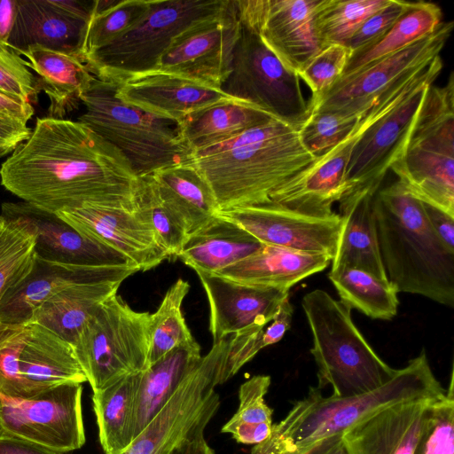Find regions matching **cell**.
I'll return each instance as SVG.
<instances>
[{"mask_svg":"<svg viewBox=\"0 0 454 454\" xmlns=\"http://www.w3.org/2000/svg\"><path fill=\"white\" fill-rule=\"evenodd\" d=\"M231 0H151L145 18L85 60L97 77L121 81L155 70L173 40L190 27L224 12Z\"/></svg>","mask_w":454,"mask_h":454,"instance_id":"cell-9","label":"cell"},{"mask_svg":"<svg viewBox=\"0 0 454 454\" xmlns=\"http://www.w3.org/2000/svg\"><path fill=\"white\" fill-rule=\"evenodd\" d=\"M453 27V21L442 22L428 35L350 76L339 79L311 108L310 113L364 114L397 80L439 56Z\"/></svg>","mask_w":454,"mask_h":454,"instance_id":"cell-15","label":"cell"},{"mask_svg":"<svg viewBox=\"0 0 454 454\" xmlns=\"http://www.w3.org/2000/svg\"><path fill=\"white\" fill-rule=\"evenodd\" d=\"M31 132L25 121L0 114V157L14 152Z\"/></svg>","mask_w":454,"mask_h":454,"instance_id":"cell-49","label":"cell"},{"mask_svg":"<svg viewBox=\"0 0 454 454\" xmlns=\"http://www.w3.org/2000/svg\"><path fill=\"white\" fill-rule=\"evenodd\" d=\"M137 271L139 270L133 265L85 266L37 255L29 276L3 301L0 307V324L30 322L41 304L71 285L97 280L123 281Z\"/></svg>","mask_w":454,"mask_h":454,"instance_id":"cell-24","label":"cell"},{"mask_svg":"<svg viewBox=\"0 0 454 454\" xmlns=\"http://www.w3.org/2000/svg\"><path fill=\"white\" fill-rule=\"evenodd\" d=\"M0 228V307L33 270L36 259V235L23 217L3 211Z\"/></svg>","mask_w":454,"mask_h":454,"instance_id":"cell-38","label":"cell"},{"mask_svg":"<svg viewBox=\"0 0 454 454\" xmlns=\"http://www.w3.org/2000/svg\"><path fill=\"white\" fill-rule=\"evenodd\" d=\"M149 176L188 236L207 224L219 210L210 186L191 161L163 168Z\"/></svg>","mask_w":454,"mask_h":454,"instance_id":"cell-31","label":"cell"},{"mask_svg":"<svg viewBox=\"0 0 454 454\" xmlns=\"http://www.w3.org/2000/svg\"><path fill=\"white\" fill-rule=\"evenodd\" d=\"M429 63L408 73L384 91L342 141L275 190L270 195L271 203L310 215L334 214L333 205L344 193L346 170L354 146L423 77Z\"/></svg>","mask_w":454,"mask_h":454,"instance_id":"cell-10","label":"cell"},{"mask_svg":"<svg viewBox=\"0 0 454 454\" xmlns=\"http://www.w3.org/2000/svg\"><path fill=\"white\" fill-rule=\"evenodd\" d=\"M4 223V218L0 215V228L2 227Z\"/></svg>","mask_w":454,"mask_h":454,"instance_id":"cell-59","label":"cell"},{"mask_svg":"<svg viewBox=\"0 0 454 454\" xmlns=\"http://www.w3.org/2000/svg\"><path fill=\"white\" fill-rule=\"evenodd\" d=\"M453 370L445 394L433 404L413 454H454Z\"/></svg>","mask_w":454,"mask_h":454,"instance_id":"cell-44","label":"cell"},{"mask_svg":"<svg viewBox=\"0 0 454 454\" xmlns=\"http://www.w3.org/2000/svg\"><path fill=\"white\" fill-rule=\"evenodd\" d=\"M20 55L27 59V67L38 74L39 89L50 99L48 117L63 119L94 77L85 62L74 55L39 45H32Z\"/></svg>","mask_w":454,"mask_h":454,"instance_id":"cell-33","label":"cell"},{"mask_svg":"<svg viewBox=\"0 0 454 454\" xmlns=\"http://www.w3.org/2000/svg\"><path fill=\"white\" fill-rule=\"evenodd\" d=\"M206 427H200L185 437L170 454H215V450L208 445L204 436Z\"/></svg>","mask_w":454,"mask_h":454,"instance_id":"cell-55","label":"cell"},{"mask_svg":"<svg viewBox=\"0 0 454 454\" xmlns=\"http://www.w3.org/2000/svg\"><path fill=\"white\" fill-rule=\"evenodd\" d=\"M39 90L27 61L7 45L0 44V93L29 102Z\"/></svg>","mask_w":454,"mask_h":454,"instance_id":"cell-46","label":"cell"},{"mask_svg":"<svg viewBox=\"0 0 454 454\" xmlns=\"http://www.w3.org/2000/svg\"><path fill=\"white\" fill-rule=\"evenodd\" d=\"M88 22L71 10L67 1L17 0L7 46L19 55L39 45L82 59Z\"/></svg>","mask_w":454,"mask_h":454,"instance_id":"cell-25","label":"cell"},{"mask_svg":"<svg viewBox=\"0 0 454 454\" xmlns=\"http://www.w3.org/2000/svg\"><path fill=\"white\" fill-rule=\"evenodd\" d=\"M189 289V283L179 278L167 291L158 309L150 314L148 367L175 348L194 340L182 313Z\"/></svg>","mask_w":454,"mask_h":454,"instance_id":"cell-41","label":"cell"},{"mask_svg":"<svg viewBox=\"0 0 454 454\" xmlns=\"http://www.w3.org/2000/svg\"><path fill=\"white\" fill-rule=\"evenodd\" d=\"M411 3L391 0L387 6L369 17L347 44L350 57L378 43L407 11Z\"/></svg>","mask_w":454,"mask_h":454,"instance_id":"cell-47","label":"cell"},{"mask_svg":"<svg viewBox=\"0 0 454 454\" xmlns=\"http://www.w3.org/2000/svg\"><path fill=\"white\" fill-rule=\"evenodd\" d=\"M62 340L28 322L0 324V409L5 398L27 399L49 388Z\"/></svg>","mask_w":454,"mask_h":454,"instance_id":"cell-18","label":"cell"},{"mask_svg":"<svg viewBox=\"0 0 454 454\" xmlns=\"http://www.w3.org/2000/svg\"><path fill=\"white\" fill-rule=\"evenodd\" d=\"M93 392L148 367L150 314L116 294L103 301L73 345Z\"/></svg>","mask_w":454,"mask_h":454,"instance_id":"cell-8","label":"cell"},{"mask_svg":"<svg viewBox=\"0 0 454 454\" xmlns=\"http://www.w3.org/2000/svg\"><path fill=\"white\" fill-rule=\"evenodd\" d=\"M316 160L298 129L272 119L192 153L190 161L210 186L219 210H228L271 203L275 190Z\"/></svg>","mask_w":454,"mask_h":454,"instance_id":"cell-2","label":"cell"},{"mask_svg":"<svg viewBox=\"0 0 454 454\" xmlns=\"http://www.w3.org/2000/svg\"><path fill=\"white\" fill-rule=\"evenodd\" d=\"M416 198L454 216V73L430 85L390 168Z\"/></svg>","mask_w":454,"mask_h":454,"instance_id":"cell-7","label":"cell"},{"mask_svg":"<svg viewBox=\"0 0 454 454\" xmlns=\"http://www.w3.org/2000/svg\"><path fill=\"white\" fill-rule=\"evenodd\" d=\"M201 357L200 346L194 340L170 350L141 372L134 401L133 441L171 398Z\"/></svg>","mask_w":454,"mask_h":454,"instance_id":"cell-30","label":"cell"},{"mask_svg":"<svg viewBox=\"0 0 454 454\" xmlns=\"http://www.w3.org/2000/svg\"><path fill=\"white\" fill-rule=\"evenodd\" d=\"M301 306L311 330L310 352L317 367V388H333V396L350 397L377 389L396 372L372 348L351 317V308L315 289Z\"/></svg>","mask_w":454,"mask_h":454,"instance_id":"cell-5","label":"cell"},{"mask_svg":"<svg viewBox=\"0 0 454 454\" xmlns=\"http://www.w3.org/2000/svg\"><path fill=\"white\" fill-rule=\"evenodd\" d=\"M309 451H312L315 454H347L341 434L327 438L318 442Z\"/></svg>","mask_w":454,"mask_h":454,"instance_id":"cell-58","label":"cell"},{"mask_svg":"<svg viewBox=\"0 0 454 454\" xmlns=\"http://www.w3.org/2000/svg\"><path fill=\"white\" fill-rule=\"evenodd\" d=\"M2 209L23 217L34 227L40 257L85 266H136L116 250L82 235L56 215L25 201L4 203Z\"/></svg>","mask_w":454,"mask_h":454,"instance_id":"cell-26","label":"cell"},{"mask_svg":"<svg viewBox=\"0 0 454 454\" xmlns=\"http://www.w3.org/2000/svg\"><path fill=\"white\" fill-rule=\"evenodd\" d=\"M195 272L209 304V330L214 342L230 334L266 326L289 296L288 289L247 285L215 273Z\"/></svg>","mask_w":454,"mask_h":454,"instance_id":"cell-21","label":"cell"},{"mask_svg":"<svg viewBox=\"0 0 454 454\" xmlns=\"http://www.w3.org/2000/svg\"><path fill=\"white\" fill-rule=\"evenodd\" d=\"M441 7L430 2H411L407 11L374 45L349 58L339 79L393 54L434 32L442 22ZM338 79V80H339Z\"/></svg>","mask_w":454,"mask_h":454,"instance_id":"cell-36","label":"cell"},{"mask_svg":"<svg viewBox=\"0 0 454 454\" xmlns=\"http://www.w3.org/2000/svg\"><path fill=\"white\" fill-rule=\"evenodd\" d=\"M121 283L97 280L71 285L41 304L30 322L44 326L73 346L99 305L116 294Z\"/></svg>","mask_w":454,"mask_h":454,"instance_id":"cell-32","label":"cell"},{"mask_svg":"<svg viewBox=\"0 0 454 454\" xmlns=\"http://www.w3.org/2000/svg\"><path fill=\"white\" fill-rule=\"evenodd\" d=\"M116 90L115 81L94 75L80 96L85 111L77 121L119 150L140 178L191 160L176 122L124 103Z\"/></svg>","mask_w":454,"mask_h":454,"instance_id":"cell-6","label":"cell"},{"mask_svg":"<svg viewBox=\"0 0 454 454\" xmlns=\"http://www.w3.org/2000/svg\"><path fill=\"white\" fill-rule=\"evenodd\" d=\"M391 0H321L314 16L321 49L348 43L363 23Z\"/></svg>","mask_w":454,"mask_h":454,"instance_id":"cell-40","label":"cell"},{"mask_svg":"<svg viewBox=\"0 0 454 454\" xmlns=\"http://www.w3.org/2000/svg\"><path fill=\"white\" fill-rule=\"evenodd\" d=\"M17 0H0V44L7 45L14 23Z\"/></svg>","mask_w":454,"mask_h":454,"instance_id":"cell-57","label":"cell"},{"mask_svg":"<svg viewBox=\"0 0 454 454\" xmlns=\"http://www.w3.org/2000/svg\"><path fill=\"white\" fill-rule=\"evenodd\" d=\"M82 384L68 383L27 399L5 398L0 409V431L55 452L82 448L85 430Z\"/></svg>","mask_w":454,"mask_h":454,"instance_id":"cell-14","label":"cell"},{"mask_svg":"<svg viewBox=\"0 0 454 454\" xmlns=\"http://www.w3.org/2000/svg\"><path fill=\"white\" fill-rule=\"evenodd\" d=\"M150 3L151 0H95L82 44V60L135 27L147 14Z\"/></svg>","mask_w":454,"mask_h":454,"instance_id":"cell-39","label":"cell"},{"mask_svg":"<svg viewBox=\"0 0 454 454\" xmlns=\"http://www.w3.org/2000/svg\"><path fill=\"white\" fill-rule=\"evenodd\" d=\"M2 185L51 214L87 205L133 210L141 178L124 155L78 121L38 118L0 168Z\"/></svg>","mask_w":454,"mask_h":454,"instance_id":"cell-1","label":"cell"},{"mask_svg":"<svg viewBox=\"0 0 454 454\" xmlns=\"http://www.w3.org/2000/svg\"><path fill=\"white\" fill-rule=\"evenodd\" d=\"M240 23L254 31L289 70L298 73L321 51L314 16L321 0H233Z\"/></svg>","mask_w":454,"mask_h":454,"instance_id":"cell-17","label":"cell"},{"mask_svg":"<svg viewBox=\"0 0 454 454\" xmlns=\"http://www.w3.org/2000/svg\"><path fill=\"white\" fill-rule=\"evenodd\" d=\"M262 246L240 226L215 215L187 237L177 258L195 271L216 273L254 254Z\"/></svg>","mask_w":454,"mask_h":454,"instance_id":"cell-29","label":"cell"},{"mask_svg":"<svg viewBox=\"0 0 454 454\" xmlns=\"http://www.w3.org/2000/svg\"><path fill=\"white\" fill-rule=\"evenodd\" d=\"M293 312L294 308L288 296L280 303L270 325L266 326L263 330V348L278 342L284 337L285 333L291 326Z\"/></svg>","mask_w":454,"mask_h":454,"instance_id":"cell-51","label":"cell"},{"mask_svg":"<svg viewBox=\"0 0 454 454\" xmlns=\"http://www.w3.org/2000/svg\"><path fill=\"white\" fill-rule=\"evenodd\" d=\"M133 211L153 231L169 258H177L188 233L179 218L161 200L149 176L141 178Z\"/></svg>","mask_w":454,"mask_h":454,"instance_id":"cell-42","label":"cell"},{"mask_svg":"<svg viewBox=\"0 0 454 454\" xmlns=\"http://www.w3.org/2000/svg\"><path fill=\"white\" fill-rule=\"evenodd\" d=\"M442 67L439 55L429 63L423 77L403 98L360 137L347 167L341 199L358 194L375 195L380 189L387 173L403 148L427 88Z\"/></svg>","mask_w":454,"mask_h":454,"instance_id":"cell-13","label":"cell"},{"mask_svg":"<svg viewBox=\"0 0 454 454\" xmlns=\"http://www.w3.org/2000/svg\"><path fill=\"white\" fill-rule=\"evenodd\" d=\"M373 213L381 261L398 293L454 307V252L437 237L423 202L398 180L380 188Z\"/></svg>","mask_w":454,"mask_h":454,"instance_id":"cell-3","label":"cell"},{"mask_svg":"<svg viewBox=\"0 0 454 454\" xmlns=\"http://www.w3.org/2000/svg\"><path fill=\"white\" fill-rule=\"evenodd\" d=\"M331 262V258L324 254L262 244L254 254L215 274L243 284L289 290L307 277L324 270Z\"/></svg>","mask_w":454,"mask_h":454,"instance_id":"cell-27","label":"cell"},{"mask_svg":"<svg viewBox=\"0 0 454 454\" xmlns=\"http://www.w3.org/2000/svg\"><path fill=\"white\" fill-rule=\"evenodd\" d=\"M240 26L231 72L222 90L299 129L310 115L300 77L283 65L258 34Z\"/></svg>","mask_w":454,"mask_h":454,"instance_id":"cell-12","label":"cell"},{"mask_svg":"<svg viewBox=\"0 0 454 454\" xmlns=\"http://www.w3.org/2000/svg\"><path fill=\"white\" fill-rule=\"evenodd\" d=\"M349 58L346 46L331 44L321 49L297 73L312 93L308 101L310 110L341 76Z\"/></svg>","mask_w":454,"mask_h":454,"instance_id":"cell-45","label":"cell"},{"mask_svg":"<svg viewBox=\"0 0 454 454\" xmlns=\"http://www.w3.org/2000/svg\"><path fill=\"white\" fill-rule=\"evenodd\" d=\"M251 454H296V450L277 423L272 424L271 433L268 438L252 448Z\"/></svg>","mask_w":454,"mask_h":454,"instance_id":"cell-53","label":"cell"},{"mask_svg":"<svg viewBox=\"0 0 454 454\" xmlns=\"http://www.w3.org/2000/svg\"><path fill=\"white\" fill-rule=\"evenodd\" d=\"M374 196L351 195L339 201L342 225L331 269L357 268L387 281L373 213Z\"/></svg>","mask_w":454,"mask_h":454,"instance_id":"cell-28","label":"cell"},{"mask_svg":"<svg viewBox=\"0 0 454 454\" xmlns=\"http://www.w3.org/2000/svg\"><path fill=\"white\" fill-rule=\"evenodd\" d=\"M115 82L116 95L124 103L176 124L199 110L232 98L222 89L159 70Z\"/></svg>","mask_w":454,"mask_h":454,"instance_id":"cell-22","label":"cell"},{"mask_svg":"<svg viewBox=\"0 0 454 454\" xmlns=\"http://www.w3.org/2000/svg\"><path fill=\"white\" fill-rule=\"evenodd\" d=\"M0 454H64L0 431Z\"/></svg>","mask_w":454,"mask_h":454,"instance_id":"cell-54","label":"cell"},{"mask_svg":"<svg viewBox=\"0 0 454 454\" xmlns=\"http://www.w3.org/2000/svg\"><path fill=\"white\" fill-rule=\"evenodd\" d=\"M54 215L82 235L121 253L139 271L169 258L153 231L133 210L87 205Z\"/></svg>","mask_w":454,"mask_h":454,"instance_id":"cell-20","label":"cell"},{"mask_svg":"<svg viewBox=\"0 0 454 454\" xmlns=\"http://www.w3.org/2000/svg\"><path fill=\"white\" fill-rule=\"evenodd\" d=\"M141 372L93 392V410L104 454H122L133 442L134 401Z\"/></svg>","mask_w":454,"mask_h":454,"instance_id":"cell-35","label":"cell"},{"mask_svg":"<svg viewBox=\"0 0 454 454\" xmlns=\"http://www.w3.org/2000/svg\"><path fill=\"white\" fill-rule=\"evenodd\" d=\"M423 207L427 221L437 237L449 250L454 252V216L425 202Z\"/></svg>","mask_w":454,"mask_h":454,"instance_id":"cell-52","label":"cell"},{"mask_svg":"<svg viewBox=\"0 0 454 454\" xmlns=\"http://www.w3.org/2000/svg\"><path fill=\"white\" fill-rule=\"evenodd\" d=\"M364 115L312 112L298 129L301 142L313 157L318 159L342 141Z\"/></svg>","mask_w":454,"mask_h":454,"instance_id":"cell-43","label":"cell"},{"mask_svg":"<svg viewBox=\"0 0 454 454\" xmlns=\"http://www.w3.org/2000/svg\"><path fill=\"white\" fill-rule=\"evenodd\" d=\"M230 340L214 342L122 454H170L185 437L209 423L220 406L215 387L221 383Z\"/></svg>","mask_w":454,"mask_h":454,"instance_id":"cell-11","label":"cell"},{"mask_svg":"<svg viewBox=\"0 0 454 454\" xmlns=\"http://www.w3.org/2000/svg\"><path fill=\"white\" fill-rule=\"evenodd\" d=\"M440 397L403 401L360 420L341 434L347 454H413Z\"/></svg>","mask_w":454,"mask_h":454,"instance_id":"cell-23","label":"cell"},{"mask_svg":"<svg viewBox=\"0 0 454 454\" xmlns=\"http://www.w3.org/2000/svg\"><path fill=\"white\" fill-rule=\"evenodd\" d=\"M0 114L20 119L26 123L34 114L29 102L0 93Z\"/></svg>","mask_w":454,"mask_h":454,"instance_id":"cell-56","label":"cell"},{"mask_svg":"<svg viewBox=\"0 0 454 454\" xmlns=\"http://www.w3.org/2000/svg\"><path fill=\"white\" fill-rule=\"evenodd\" d=\"M446 389L435 378L424 349L377 389L350 397L324 396L317 387L297 401L278 423L295 447L306 454L318 442L343 431L381 409L416 398H437Z\"/></svg>","mask_w":454,"mask_h":454,"instance_id":"cell-4","label":"cell"},{"mask_svg":"<svg viewBox=\"0 0 454 454\" xmlns=\"http://www.w3.org/2000/svg\"><path fill=\"white\" fill-rule=\"evenodd\" d=\"M272 423L263 422L248 424L229 419L222 427L223 433L231 434L239 443L257 444L268 438L271 433Z\"/></svg>","mask_w":454,"mask_h":454,"instance_id":"cell-50","label":"cell"},{"mask_svg":"<svg viewBox=\"0 0 454 454\" xmlns=\"http://www.w3.org/2000/svg\"><path fill=\"white\" fill-rule=\"evenodd\" d=\"M270 381L269 375H255L245 381L239 390V408L230 419L248 424L272 423L273 411L264 401Z\"/></svg>","mask_w":454,"mask_h":454,"instance_id":"cell-48","label":"cell"},{"mask_svg":"<svg viewBox=\"0 0 454 454\" xmlns=\"http://www.w3.org/2000/svg\"><path fill=\"white\" fill-rule=\"evenodd\" d=\"M328 278L340 301L373 319L389 320L397 313L398 292L388 281L357 268L331 269Z\"/></svg>","mask_w":454,"mask_h":454,"instance_id":"cell-37","label":"cell"},{"mask_svg":"<svg viewBox=\"0 0 454 454\" xmlns=\"http://www.w3.org/2000/svg\"><path fill=\"white\" fill-rule=\"evenodd\" d=\"M216 215L238 224L262 244L324 254L332 261L342 225L337 213L316 216L273 203L218 210Z\"/></svg>","mask_w":454,"mask_h":454,"instance_id":"cell-19","label":"cell"},{"mask_svg":"<svg viewBox=\"0 0 454 454\" xmlns=\"http://www.w3.org/2000/svg\"><path fill=\"white\" fill-rule=\"evenodd\" d=\"M240 27L234 1L231 0L224 12L177 35L155 70L222 89L231 72Z\"/></svg>","mask_w":454,"mask_h":454,"instance_id":"cell-16","label":"cell"},{"mask_svg":"<svg viewBox=\"0 0 454 454\" xmlns=\"http://www.w3.org/2000/svg\"><path fill=\"white\" fill-rule=\"evenodd\" d=\"M274 119L255 106L230 98L193 113L177 124L192 153L226 141Z\"/></svg>","mask_w":454,"mask_h":454,"instance_id":"cell-34","label":"cell"}]
</instances>
